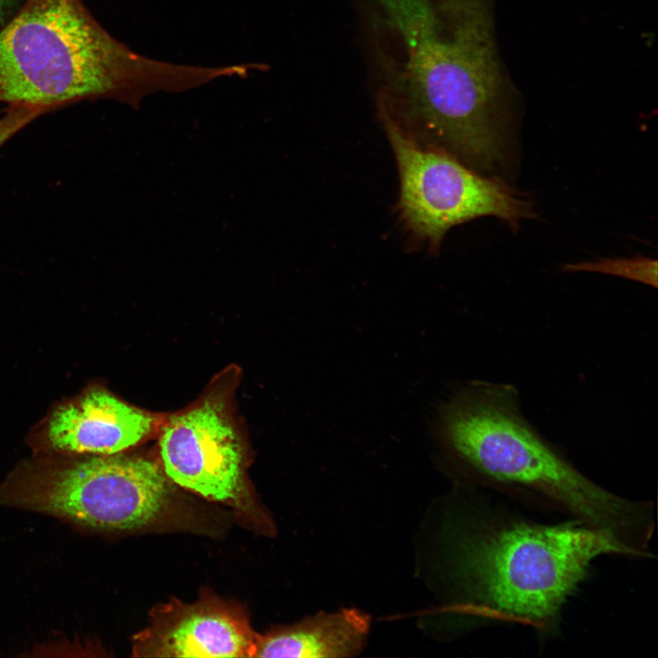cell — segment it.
<instances>
[{"mask_svg": "<svg viewBox=\"0 0 658 658\" xmlns=\"http://www.w3.org/2000/svg\"><path fill=\"white\" fill-rule=\"evenodd\" d=\"M444 526L455 614L479 624H515L555 632L563 609L605 556L625 557L601 533L565 519L545 523L476 488Z\"/></svg>", "mask_w": 658, "mask_h": 658, "instance_id": "cell-3", "label": "cell"}, {"mask_svg": "<svg viewBox=\"0 0 658 658\" xmlns=\"http://www.w3.org/2000/svg\"><path fill=\"white\" fill-rule=\"evenodd\" d=\"M570 271H590L614 274L638 281L648 285H657V261L646 258L633 260H601L593 263L568 265Z\"/></svg>", "mask_w": 658, "mask_h": 658, "instance_id": "cell-11", "label": "cell"}, {"mask_svg": "<svg viewBox=\"0 0 658 658\" xmlns=\"http://www.w3.org/2000/svg\"><path fill=\"white\" fill-rule=\"evenodd\" d=\"M171 483L161 463L146 457L91 454L18 469L0 485V504L93 529L133 530L161 515Z\"/></svg>", "mask_w": 658, "mask_h": 658, "instance_id": "cell-5", "label": "cell"}, {"mask_svg": "<svg viewBox=\"0 0 658 658\" xmlns=\"http://www.w3.org/2000/svg\"><path fill=\"white\" fill-rule=\"evenodd\" d=\"M381 120L398 168L401 218L433 249L450 228L482 216L497 217L512 228L534 217L532 204L504 182L478 175L449 152L424 146L393 121Z\"/></svg>", "mask_w": 658, "mask_h": 658, "instance_id": "cell-6", "label": "cell"}, {"mask_svg": "<svg viewBox=\"0 0 658 658\" xmlns=\"http://www.w3.org/2000/svg\"><path fill=\"white\" fill-rule=\"evenodd\" d=\"M370 623L369 615L355 608L321 612L259 635L254 657H354L365 646Z\"/></svg>", "mask_w": 658, "mask_h": 658, "instance_id": "cell-10", "label": "cell"}, {"mask_svg": "<svg viewBox=\"0 0 658 658\" xmlns=\"http://www.w3.org/2000/svg\"><path fill=\"white\" fill-rule=\"evenodd\" d=\"M17 0H0V28L9 20Z\"/></svg>", "mask_w": 658, "mask_h": 658, "instance_id": "cell-13", "label": "cell"}, {"mask_svg": "<svg viewBox=\"0 0 658 658\" xmlns=\"http://www.w3.org/2000/svg\"><path fill=\"white\" fill-rule=\"evenodd\" d=\"M133 643L137 656L254 657L259 635L247 618L218 600L159 608Z\"/></svg>", "mask_w": 658, "mask_h": 658, "instance_id": "cell-8", "label": "cell"}, {"mask_svg": "<svg viewBox=\"0 0 658 658\" xmlns=\"http://www.w3.org/2000/svg\"><path fill=\"white\" fill-rule=\"evenodd\" d=\"M207 67L141 56L110 35L82 0H26L0 28V102L46 113L83 101L137 108L147 95L207 83Z\"/></svg>", "mask_w": 658, "mask_h": 658, "instance_id": "cell-4", "label": "cell"}, {"mask_svg": "<svg viewBox=\"0 0 658 658\" xmlns=\"http://www.w3.org/2000/svg\"><path fill=\"white\" fill-rule=\"evenodd\" d=\"M46 112L27 106H7L0 115V149L21 130Z\"/></svg>", "mask_w": 658, "mask_h": 658, "instance_id": "cell-12", "label": "cell"}, {"mask_svg": "<svg viewBox=\"0 0 658 658\" xmlns=\"http://www.w3.org/2000/svg\"><path fill=\"white\" fill-rule=\"evenodd\" d=\"M162 420L102 388H93L52 414L47 439L61 452L115 454L151 437Z\"/></svg>", "mask_w": 658, "mask_h": 658, "instance_id": "cell-9", "label": "cell"}, {"mask_svg": "<svg viewBox=\"0 0 658 658\" xmlns=\"http://www.w3.org/2000/svg\"><path fill=\"white\" fill-rule=\"evenodd\" d=\"M433 431L444 454L473 486L597 530L627 557L651 551L655 505L600 485L523 415L511 385L472 381L438 409Z\"/></svg>", "mask_w": 658, "mask_h": 658, "instance_id": "cell-2", "label": "cell"}, {"mask_svg": "<svg viewBox=\"0 0 658 658\" xmlns=\"http://www.w3.org/2000/svg\"><path fill=\"white\" fill-rule=\"evenodd\" d=\"M227 387H211L159 427L160 463L169 480L218 502L237 500L243 484V444Z\"/></svg>", "mask_w": 658, "mask_h": 658, "instance_id": "cell-7", "label": "cell"}, {"mask_svg": "<svg viewBox=\"0 0 658 658\" xmlns=\"http://www.w3.org/2000/svg\"><path fill=\"white\" fill-rule=\"evenodd\" d=\"M380 117L463 160L492 151L508 82L490 0H357Z\"/></svg>", "mask_w": 658, "mask_h": 658, "instance_id": "cell-1", "label": "cell"}]
</instances>
